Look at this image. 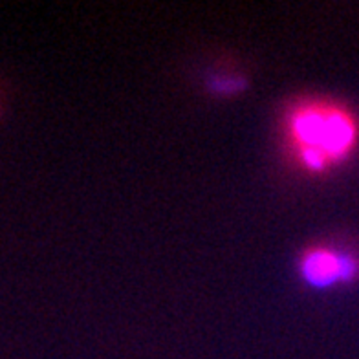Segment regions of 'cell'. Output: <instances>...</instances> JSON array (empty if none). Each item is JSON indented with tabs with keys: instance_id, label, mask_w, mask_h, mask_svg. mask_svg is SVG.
<instances>
[{
	"instance_id": "obj_1",
	"label": "cell",
	"mask_w": 359,
	"mask_h": 359,
	"mask_svg": "<svg viewBox=\"0 0 359 359\" xmlns=\"http://www.w3.org/2000/svg\"><path fill=\"white\" fill-rule=\"evenodd\" d=\"M293 160L310 175H323L350 158L359 143V123L345 107L304 101L286 116Z\"/></svg>"
},
{
	"instance_id": "obj_2",
	"label": "cell",
	"mask_w": 359,
	"mask_h": 359,
	"mask_svg": "<svg viewBox=\"0 0 359 359\" xmlns=\"http://www.w3.org/2000/svg\"><path fill=\"white\" fill-rule=\"evenodd\" d=\"M299 275L312 288L348 284L359 277V259L328 246L310 248L299 259Z\"/></svg>"
}]
</instances>
